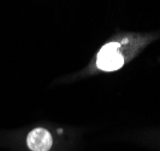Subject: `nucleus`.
<instances>
[{
	"mask_svg": "<svg viewBox=\"0 0 160 151\" xmlns=\"http://www.w3.org/2000/svg\"><path fill=\"white\" fill-rule=\"evenodd\" d=\"M124 64V57L120 53L118 42H108L101 47L96 57V65L102 72L118 70Z\"/></svg>",
	"mask_w": 160,
	"mask_h": 151,
	"instance_id": "f257e3e1",
	"label": "nucleus"
},
{
	"mask_svg": "<svg viewBox=\"0 0 160 151\" xmlns=\"http://www.w3.org/2000/svg\"><path fill=\"white\" fill-rule=\"evenodd\" d=\"M27 145L32 151H49L53 145V138L45 128H35L27 135Z\"/></svg>",
	"mask_w": 160,
	"mask_h": 151,
	"instance_id": "f03ea898",
	"label": "nucleus"
}]
</instances>
